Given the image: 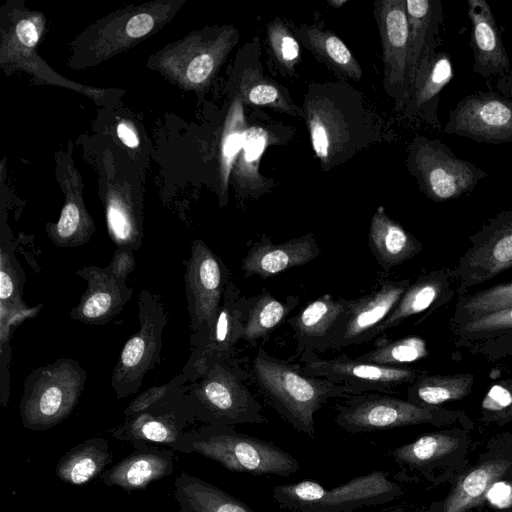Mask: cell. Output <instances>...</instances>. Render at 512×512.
Segmentation results:
<instances>
[{"mask_svg":"<svg viewBox=\"0 0 512 512\" xmlns=\"http://www.w3.org/2000/svg\"><path fill=\"white\" fill-rule=\"evenodd\" d=\"M16 35L26 47H34L39 39L37 27L31 20H22L16 26Z\"/></svg>","mask_w":512,"mask_h":512,"instance_id":"obj_48","label":"cell"},{"mask_svg":"<svg viewBox=\"0 0 512 512\" xmlns=\"http://www.w3.org/2000/svg\"><path fill=\"white\" fill-rule=\"evenodd\" d=\"M387 512H405V511L402 510V509H394V510H390V511H387Z\"/></svg>","mask_w":512,"mask_h":512,"instance_id":"obj_51","label":"cell"},{"mask_svg":"<svg viewBox=\"0 0 512 512\" xmlns=\"http://www.w3.org/2000/svg\"><path fill=\"white\" fill-rule=\"evenodd\" d=\"M183 264L190 349H193L203 342L213 327L231 279L223 260L200 239L193 241L190 256Z\"/></svg>","mask_w":512,"mask_h":512,"instance_id":"obj_9","label":"cell"},{"mask_svg":"<svg viewBox=\"0 0 512 512\" xmlns=\"http://www.w3.org/2000/svg\"><path fill=\"white\" fill-rule=\"evenodd\" d=\"M246 304L247 297L243 296L237 285L230 280L213 327L203 342L191 349L186 365L181 371L188 381L207 363L235 356L236 344L242 340Z\"/></svg>","mask_w":512,"mask_h":512,"instance_id":"obj_16","label":"cell"},{"mask_svg":"<svg viewBox=\"0 0 512 512\" xmlns=\"http://www.w3.org/2000/svg\"><path fill=\"white\" fill-rule=\"evenodd\" d=\"M472 383L469 374L420 377L409 390V401L423 406L460 399L470 392Z\"/></svg>","mask_w":512,"mask_h":512,"instance_id":"obj_34","label":"cell"},{"mask_svg":"<svg viewBox=\"0 0 512 512\" xmlns=\"http://www.w3.org/2000/svg\"><path fill=\"white\" fill-rule=\"evenodd\" d=\"M139 330L124 344L112 371L111 386L118 399L139 391L145 375L161 363L162 336L169 322L161 296L142 290L138 296Z\"/></svg>","mask_w":512,"mask_h":512,"instance_id":"obj_8","label":"cell"},{"mask_svg":"<svg viewBox=\"0 0 512 512\" xmlns=\"http://www.w3.org/2000/svg\"><path fill=\"white\" fill-rule=\"evenodd\" d=\"M485 499L499 509L512 506V484L507 481L498 480L488 489Z\"/></svg>","mask_w":512,"mask_h":512,"instance_id":"obj_45","label":"cell"},{"mask_svg":"<svg viewBox=\"0 0 512 512\" xmlns=\"http://www.w3.org/2000/svg\"><path fill=\"white\" fill-rule=\"evenodd\" d=\"M267 41L279 66L292 73L300 62V45L290 29L279 18L267 24Z\"/></svg>","mask_w":512,"mask_h":512,"instance_id":"obj_40","label":"cell"},{"mask_svg":"<svg viewBox=\"0 0 512 512\" xmlns=\"http://www.w3.org/2000/svg\"><path fill=\"white\" fill-rule=\"evenodd\" d=\"M451 77L449 55L437 49L431 51L417 69L402 117L410 122L421 121L439 129L441 123L437 111L440 93Z\"/></svg>","mask_w":512,"mask_h":512,"instance_id":"obj_21","label":"cell"},{"mask_svg":"<svg viewBox=\"0 0 512 512\" xmlns=\"http://www.w3.org/2000/svg\"><path fill=\"white\" fill-rule=\"evenodd\" d=\"M154 24L149 14H137L127 23L126 32L132 38H139L151 31Z\"/></svg>","mask_w":512,"mask_h":512,"instance_id":"obj_47","label":"cell"},{"mask_svg":"<svg viewBox=\"0 0 512 512\" xmlns=\"http://www.w3.org/2000/svg\"><path fill=\"white\" fill-rule=\"evenodd\" d=\"M336 411L335 423L350 433L377 432L434 420L431 409L384 393L350 395L336 406Z\"/></svg>","mask_w":512,"mask_h":512,"instance_id":"obj_10","label":"cell"},{"mask_svg":"<svg viewBox=\"0 0 512 512\" xmlns=\"http://www.w3.org/2000/svg\"><path fill=\"white\" fill-rule=\"evenodd\" d=\"M346 0H330L328 1V4L333 6L334 8H339L342 5L346 4Z\"/></svg>","mask_w":512,"mask_h":512,"instance_id":"obj_50","label":"cell"},{"mask_svg":"<svg viewBox=\"0 0 512 512\" xmlns=\"http://www.w3.org/2000/svg\"><path fill=\"white\" fill-rule=\"evenodd\" d=\"M117 134L121 141L130 148H136L139 144L138 137L131 126L120 123L117 127Z\"/></svg>","mask_w":512,"mask_h":512,"instance_id":"obj_49","label":"cell"},{"mask_svg":"<svg viewBox=\"0 0 512 512\" xmlns=\"http://www.w3.org/2000/svg\"><path fill=\"white\" fill-rule=\"evenodd\" d=\"M512 307V282L480 291L465 299L462 309L468 320Z\"/></svg>","mask_w":512,"mask_h":512,"instance_id":"obj_41","label":"cell"},{"mask_svg":"<svg viewBox=\"0 0 512 512\" xmlns=\"http://www.w3.org/2000/svg\"><path fill=\"white\" fill-rule=\"evenodd\" d=\"M407 169L419 189L431 200L444 202L471 192L488 174L458 158L439 139L415 136L407 148Z\"/></svg>","mask_w":512,"mask_h":512,"instance_id":"obj_7","label":"cell"},{"mask_svg":"<svg viewBox=\"0 0 512 512\" xmlns=\"http://www.w3.org/2000/svg\"><path fill=\"white\" fill-rule=\"evenodd\" d=\"M108 443L91 438L66 452L56 465L57 477L71 485H83L93 480L111 461Z\"/></svg>","mask_w":512,"mask_h":512,"instance_id":"obj_31","label":"cell"},{"mask_svg":"<svg viewBox=\"0 0 512 512\" xmlns=\"http://www.w3.org/2000/svg\"><path fill=\"white\" fill-rule=\"evenodd\" d=\"M135 265L134 250L121 246L115 249L107 267L118 280L126 282L128 276L134 271Z\"/></svg>","mask_w":512,"mask_h":512,"instance_id":"obj_44","label":"cell"},{"mask_svg":"<svg viewBox=\"0 0 512 512\" xmlns=\"http://www.w3.org/2000/svg\"><path fill=\"white\" fill-rule=\"evenodd\" d=\"M512 404V393L502 385H494L486 394L482 407L488 411H501Z\"/></svg>","mask_w":512,"mask_h":512,"instance_id":"obj_46","label":"cell"},{"mask_svg":"<svg viewBox=\"0 0 512 512\" xmlns=\"http://www.w3.org/2000/svg\"><path fill=\"white\" fill-rule=\"evenodd\" d=\"M173 469L170 450L140 449L101 473L100 479L107 486L126 491L143 490L150 483L170 475Z\"/></svg>","mask_w":512,"mask_h":512,"instance_id":"obj_22","label":"cell"},{"mask_svg":"<svg viewBox=\"0 0 512 512\" xmlns=\"http://www.w3.org/2000/svg\"><path fill=\"white\" fill-rule=\"evenodd\" d=\"M252 378L270 405L298 432L315 434L314 414L332 398H348L340 384L307 375L299 366L259 348L251 363Z\"/></svg>","mask_w":512,"mask_h":512,"instance_id":"obj_2","label":"cell"},{"mask_svg":"<svg viewBox=\"0 0 512 512\" xmlns=\"http://www.w3.org/2000/svg\"><path fill=\"white\" fill-rule=\"evenodd\" d=\"M179 512H254L213 484L182 471L174 482Z\"/></svg>","mask_w":512,"mask_h":512,"instance_id":"obj_26","label":"cell"},{"mask_svg":"<svg viewBox=\"0 0 512 512\" xmlns=\"http://www.w3.org/2000/svg\"><path fill=\"white\" fill-rule=\"evenodd\" d=\"M87 376L81 363L70 358L34 369L25 379L20 399L23 426L47 430L66 419L79 401Z\"/></svg>","mask_w":512,"mask_h":512,"instance_id":"obj_5","label":"cell"},{"mask_svg":"<svg viewBox=\"0 0 512 512\" xmlns=\"http://www.w3.org/2000/svg\"><path fill=\"white\" fill-rule=\"evenodd\" d=\"M187 383L148 409L126 417L111 435L135 444L150 442L175 448L187 433V425L196 420L186 395Z\"/></svg>","mask_w":512,"mask_h":512,"instance_id":"obj_14","label":"cell"},{"mask_svg":"<svg viewBox=\"0 0 512 512\" xmlns=\"http://www.w3.org/2000/svg\"><path fill=\"white\" fill-rule=\"evenodd\" d=\"M275 135L262 125L246 128L242 149L235 162V178L244 196L257 198L270 190L272 183L260 174L265 150L274 143Z\"/></svg>","mask_w":512,"mask_h":512,"instance_id":"obj_29","label":"cell"},{"mask_svg":"<svg viewBox=\"0 0 512 512\" xmlns=\"http://www.w3.org/2000/svg\"><path fill=\"white\" fill-rule=\"evenodd\" d=\"M384 64V89L402 113L409 95V28L405 0H378L374 3Z\"/></svg>","mask_w":512,"mask_h":512,"instance_id":"obj_13","label":"cell"},{"mask_svg":"<svg viewBox=\"0 0 512 512\" xmlns=\"http://www.w3.org/2000/svg\"><path fill=\"white\" fill-rule=\"evenodd\" d=\"M15 248L3 240L0 248V307L9 310H23L24 271L14 254Z\"/></svg>","mask_w":512,"mask_h":512,"instance_id":"obj_38","label":"cell"},{"mask_svg":"<svg viewBox=\"0 0 512 512\" xmlns=\"http://www.w3.org/2000/svg\"><path fill=\"white\" fill-rule=\"evenodd\" d=\"M349 305V299H335L323 294L288 318L293 330L298 355L306 351L323 353L332 347L333 339Z\"/></svg>","mask_w":512,"mask_h":512,"instance_id":"obj_20","label":"cell"},{"mask_svg":"<svg viewBox=\"0 0 512 512\" xmlns=\"http://www.w3.org/2000/svg\"><path fill=\"white\" fill-rule=\"evenodd\" d=\"M175 449L198 453L230 471L254 476H289L300 468L298 461L282 448L228 425L206 424L187 431Z\"/></svg>","mask_w":512,"mask_h":512,"instance_id":"obj_4","label":"cell"},{"mask_svg":"<svg viewBox=\"0 0 512 512\" xmlns=\"http://www.w3.org/2000/svg\"><path fill=\"white\" fill-rule=\"evenodd\" d=\"M468 17L472 71L485 79L491 90L512 97V66L490 5L485 0H468Z\"/></svg>","mask_w":512,"mask_h":512,"instance_id":"obj_15","label":"cell"},{"mask_svg":"<svg viewBox=\"0 0 512 512\" xmlns=\"http://www.w3.org/2000/svg\"><path fill=\"white\" fill-rule=\"evenodd\" d=\"M459 440L444 433L423 435L411 443L399 446L391 456L402 465L421 468L455 451Z\"/></svg>","mask_w":512,"mask_h":512,"instance_id":"obj_35","label":"cell"},{"mask_svg":"<svg viewBox=\"0 0 512 512\" xmlns=\"http://www.w3.org/2000/svg\"><path fill=\"white\" fill-rule=\"evenodd\" d=\"M443 132L479 143L512 142V97L494 90L463 97L450 110Z\"/></svg>","mask_w":512,"mask_h":512,"instance_id":"obj_11","label":"cell"},{"mask_svg":"<svg viewBox=\"0 0 512 512\" xmlns=\"http://www.w3.org/2000/svg\"><path fill=\"white\" fill-rule=\"evenodd\" d=\"M402 487L385 471H372L334 488L313 480L278 485L273 499L280 508L292 512H352L355 509L389 502Z\"/></svg>","mask_w":512,"mask_h":512,"instance_id":"obj_6","label":"cell"},{"mask_svg":"<svg viewBox=\"0 0 512 512\" xmlns=\"http://www.w3.org/2000/svg\"><path fill=\"white\" fill-rule=\"evenodd\" d=\"M304 373L340 384L350 395L367 392L384 393L416 379L417 371L411 368L386 367L359 361L342 354L332 359L319 358L314 351L300 355Z\"/></svg>","mask_w":512,"mask_h":512,"instance_id":"obj_12","label":"cell"},{"mask_svg":"<svg viewBox=\"0 0 512 512\" xmlns=\"http://www.w3.org/2000/svg\"><path fill=\"white\" fill-rule=\"evenodd\" d=\"M441 287V281L434 276L422 277L410 284L391 313L374 330L371 340L398 326L405 319L428 309L438 298Z\"/></svg>","mask_w":512,"mask_h":512,"instance_id":"obj_33","label":"cell"},{"mask_svg":"<svg viewBox=\"0 0 512 512\" xmlns=\"http://www.w3.org/2000/svg\"><path fill=\"white\" fill-rule=\"evenodd\" d=\"M405 6L409 28L408 63L411 86L422 60L439 45L443 8L440 0H405Z\"/></svg>","mask_w":512,"mask_h":512,"instance_id":"obj_24","label":"cell"},{"mask_svg":"<svg viewBox=\"0 0 512 512\" xmlns=\"http://www.w3.org/2000/svg\"><path fill=\"white\" fill-rule=\"evenodd\" d=\"M248 380L249 375L236 356L207 363L186 385L195 419L232 427L268 423L260 403L248 388Z\"/></svg>","mask_w":512,"mask_h":512,"instance_id":"obj_3","label":"cell"},{"mask_svg":"<svg viewBox=\"0 0 512 512\" xmlns=\"http://www.w3.org/2000/svg\"><path fill=\"white\" fill-rule=\"evenodd\" d=\"M248 247L241 261V270L245 277L257 276L262 279L303 266L321 252L312 233L282 243H273L270 237L263 235L259 240L248 243Z\"/></svg>","mask_w":512,"mask_h":512,"instance_id":"obj_19","label":"cell"},{"mask_svg":"<svg viewBox=\"0 0 512 512\" xmlns=\"http://www.w3.org/2000/svg\"><path fill=\"white\" fill-rule=\"evenodd\" d=\"M510 465L508 460L492 459L472 468L457 482L440 512H468L479 505L490 486L506 474Z\"/></svg>","mask_w":512,"mask_h":512,"instance_id":"obj_30","label":"cell"},{"mask_svg":"<svg viewBox=\"0 0 512 512\" xmlns=\"http://www.w3.org/2000/svg\"><path fill=\"white\" fill-rule=\"evenodd\" d=\"M409 285V280H386L371 292L349 299L331 349L339 350L370 341L374 330L391 313Z\"/></svg>","mask_w":512,"mask_h":512,"instance_id":"obj_17","label":"cell"},{"mask_svg":"<svg viewBox=\"0 0 512 512\" xmlns=\"http://www.w3.org/2000/svg\"><path fill=\"white\" fill-rule=\"evenodd\" d=\"M87 283L78 304L69 312L71 319L88 325H105L122 312L133 289L118 280L109 268L90 265L76 271Z\"/></svg>","mask_w":512,"mask_h":512,"instance_id":"obj_18","label":"cell"},{"mask_svg":"<svg viewBox=\"0 0 512 512\" xmlns=\"http://www.w3.org/2000/svg\"><path fill=\"white\" fill-rule=\"evenodd\" d=\"M248 64L239 75L238 93L243 103L252 106L269 107L293 116L303 118V110L297 106L287 89L266 77L258 59L252 60V45H248Z\"/></svg>","mask_w":512,"mask_h":512,"instance_id":"obj_25","label":"cell"},{"mask_svg":"<svg viewBox=\"0 0 512 512\" xmlns=\"http://www.w3.org/2000/svg\"><path fill=\"white\" fill-rule=\"evenodd\" d=\"M294 34L334 72L355 81L362 78L363 71L359 62L333 31L316 24H300L294 27Z\"/></svg>","mask_w":512,"mask_h":512,"instance_id":"obj_28","label":"cell"},{"mask_svg":"<svg viewBox=\"0 0 512 512\" xmlns=\"http://www.w3.org/2000/svg\"><path fill=\"white\" fill-rule=\"evenodd\" d=\"M512 328V307L495 311L465 322L467 332H494Z\"/></svg>","mask_w":512,"mask_h":512,"instance_id":"obj_43","label":"cell"},{"mask_svg":"<svg viewBox=\"0 0 512 512\" xmlns=\"http://www.w3.org/2000/svg\"><path fill=\"white\" fill-rule=\"evenodd\" d=\"M428 355L426 342L417 336L395 340H379L375 347L355 359L386 367L404 368L403 365L418 361Z\"/></svg>","mask_w":512,"mask_h":512,"instance_id":"obj_36","label":"cell"},{"mask_svg":"<svg viewBox=\"0 0 512 512\" xmlns=\"http://www.w3.org/2000/svg\"><path fill=\"white\" fill-rule=\"evenodd\" d=\"M93 232L92 221L73 201L65 204L55 224L47 225L49 238L59 247L84 245L90 240Z\"/></svg>","mask_w":512,"mask_h":512,"instance_id":"obj_37","label":"cell"},{"mask_svg":"<svg viewBox=\"0 0 512 512\" xmlns=\"http://www.w3.org/2000/svg\"><path fill=\"white\" fill-rule=\"evenodd\" d=\"M469 258L479 279H489L512 266V210L500 215L487 239Z\"/></svg>","mask_w":512,"mask_h":512,"instance_id":"obj_32","label":"cell"},{"mask_svg":"<svg viewBox=\"0 0 512 512\" xmlns=\"http://www.w3.org/2000/svg\"><path fill=\"white\" fill-rule=\"evenodd\" d=\"M242 99L236 95L232 102L221 141V178L226 186L236 159L242 149L246 122Z\"/></svg>","mask_w":512,"mask_h":512,"instance_id":"obj_39","label":"cell"},{"mask_svg":"<svg viewBox=\"0 0 512 512\" xmlns=\"http://www.w3.org/2000/svg\"><path fill=\"white\" fill-rule=\"evenodd\" d=\"M302 110L313 151L325 171L381 139L380 120L345 82L310 83Z\"/></svg>","mask_w":512,"mask_h":512,"instance_id":"obj_1","label":"cell"},{"mask_svg":"<svg viewBox=\"0 0 512 512\" xmlns=\"http://www.w3.org/2000/svg\"><path fill=\"white\" fill-rule=\"evenodd\" d=\"M368 245L386 272L411 259L421 248L420 242L392 219L383 206H378L371 217Z\"/></svg>","mask_w":512,"mask_h":512,"instance_id":"obj_23","label":"cell"},{"mask_svg":"<svg viewBox=\"0 0 512 512\" xmlns=\"http://www.w3.org/2000/svg\"><path fill=\"white\" fill-rule=\"evenodd\" d=\"M188 379L182 374H178L173 377L168 383H165L160 386H153L139 394L135 397L130 404L124 410L125 417L134 416L149 407L153 404L159 402L164 399L170 393H172L178 387L186 384Z\"/></svg>","mask_w":512,"mask_h":512,"instance_id":"obj_42","label":"cell"},{"mask_svg":"<svg viewBox=\"0 0 512 512\" xmlns=\"http://www.w3.org/2000/svg\"><path fill=\"white\" fill-rule=\"evenodd\" d=\"M299 303L298 296L287 295L285 300H279L262 288L260 293L247 298L242 340L255 345L258 340L266 339L288 320Z\"/></svg>","mask_w":512,"mask_h":512,"instance_id":"obj_27","label":"cell"}]
</instances>
